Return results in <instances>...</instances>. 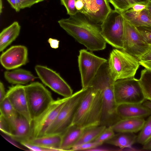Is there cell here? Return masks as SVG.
Returning <instances> with one entry per match:
<instances>
[{
	"instance_id": "obj_1",
	"label": "cell",
	"mask_w": 151,
	"mask_h": 151,
	"mask_svg": "<svg viewBox=\"0 0 151 151\" xmlns=\"http://www.w3.org/2000/svg\"><path fill=\"white\" fill-rule=\"evenodd\" d=\"M58 22L67 33L87 50L93 52L106 48V42L101 35V24L92 22L84 14L78 12Z\"/></svg>"
},
{
	"instance_id": "obj_2",
	"label": "cell",
	"mask_w": 151,
	"mask_h": 151,
	"mask_svg": "<svg viewBox=\"0 0 151 151\" xmlns=\"http://www.w3.org/2000/svg\"><path fill=\"white\" fill-rule=\"evenodd\" d=\"M107 62L101 67L90 86L101 91L102 111L100 125L109 127L121 119L116 112L117 104L114 89L115 81L109 73Z\"/></svg>"
},
{
	"instance_id": "obj_3",
	"label": "cell",
	"mask_w": 151,
	"mask_h": 151,
	"mask_svg": "<svg viewBox=\"0 0 151 151\" xmlns=\"http://www.w3.org/2000/svg\"><path fill=\"white\" fill-rule=\"evenodd\" d=\"M102 111L101 91L90 86L82 98L70 125L83 129L100 125Z\"/></svg>"
},
{
	"instance_id": "obj_4",
	"label": "cell",
	"mask_w": 151,
	"mask_h": 151,
	"mask_svg": "<svg viewBox=\"0 0 151 151\" xmlns=\"http://www.w3.org/2000/svg\"><path fill=\"white\" fill-rule=\"evenodd\" d=\"M107 63L109 73L114 81L134 77L140 65L137 58L116 48L110 52Z\"/></svg>"
},
{
	"instance_id": "obj_5",
	"label": "cell",
	"mask_w": 151,
	"mask_h": 151,
	"mask_svg": "<svg viewBox=\"0 0 151 151\" xmlns=\"http://www.w3.org/2000/svg\"><path fill=\"white\" fill-rule=\"evenodd\" d=\"M87 88H82L70 97L49 127L45 135H62L70 126L78 106Z\"/></svg>"
},
{
	"instance_id": "obj_6",
	"label": "cell",
	"mask_w": 151,
	"mask_h": 151,
	"mask_svg": "<svg viewBox=\"0 0 151 151\" xmlns=\"http://www.w3.org/2000/svg\"><path fill=\"white\" fill-rule=\"evenodd\" d=\"M24 88L32 121L42 114L54 100L50 92L39 82L31 83L24 86Z\"/></svg>"
},
{
	"instance_id": "obj_7",
	"label": "cell",
	"mask_w": 151,
	"mask_h": 151,
	"mask_svg": "<svg viewBox=\"0 0 151 151\" xmlns=\"http://www.w3.org/2000/svg\"><path fill=\"white\" fill-rule=\"evenodd\" d=\"M125 19L122 13L111 9L101 24V35L106 43L122 50Z\"/></svg>"
},
{
	"instance_id": "obj_8",
	"label": "cell",
	"mask_w": 151,
	"mask_h": 151,
	"mask_svg": "<svg viewBox=\"0 0 151 151\" xmlns=\"http://www.w3.org/2000/svg\"><path fill=\"white\" fill-rule=\"evenodd\" d=\"M114 96L117 104H142L146 99L139 83L134 77L120 79L114 84Z\"/></svg>"
},
{
	"instance_id": "obj_9",
	"label": "cell",
	"mask_w": 151,
	"mask_h": 151,
	"mask_svg": "<svg viewBox=\"0 0 151 151\" xmlns=\"http://www.w3.org/2000/svg\"><path fill=\"white\" fill-rule=\"evenodd\" d=\"M108 62L86 49L79 50L78 63L82 88L89 86L101 67Z\"/></svg>"
},
{
	"instance_id": "obj_10",
	"label": "cell",
	"mask_w": 151,
	"mask_h": 151,
	"mask_svg": "<svg viewBox=\"0 0 151 151\" xmlns=\"http://www.w3.org/2000/svg\"><path fill=\"white\" fill-rule=\"evenodd\" d=\"M151 49L137 28L125 19L122 50L138 60Z\"/></svg>"
},
{
	"instance_id": "obj_11",
	"label": "cell",
	"mask_w": 151,
	"mask_h": 151,
	"mask_svg": "<svg viewBox=\"0 0 151 151\" xmlns=\"http://www.w3.org/2000/svg\"><path fill=\"white\" fill-rule=\"evenodd\" d=\"M70 97L58 99L54 100L42 114L32 121L31 124V133L30 139L45 135L47 130L59 111Z\"/></svg>"
},
{
	"instance_id": "obj_12",
	"label": "cell",
	"mask_w": 151,
	"mask_h": 151,
	"mask_svg": "<svg viewBox=\"0 0 151 151\" xmlns=\"http://www.w3.org/2000/svg\"><path fill=\"white\" fill-rule=\"evenodd\" d=\"M35 70L40 79L54 91L64 97L71 96L73 90L60 75L46 67L37 65Z\"/></svg>"
},
{
	"instance_id": "obj_13",
	"label": "cell",
	"mask_w": 151,
	"mask_h": 151,
	"mask_svg": "<svg viewBox=\"0 0 151 151\" xmlns=\"http://www.w3.org/2000/svg\"><path fill=\"white\" fill-rule=\"evenodd\" d=\"M28 50L22 45L13 46L0 56L2 66L8 70H13L25 65L28 62Z\"/></svg>"
},
{
	"instance_id": "obj_14",
	"label": "cell",
	"mask_w": 151,
	"mask_h": 151,
	"mask_svg": "<svg viewBox=\"0 0 151 151\" xmlns=\"http://www.w3.org/2000/svg\"><path fill=\"white\" fill-rule=\"evenodd\" d=\"M6 96L20 115L27 119L31 124L32 121L29 110L24 86L16 85L10 87Z\"/></svg>"
},
{
	"instance_id": "obj_15",
	"label": "cell",
	"mask_w": 151,
	"mask_h": 151,
	"mask_svg": "<svg viewBox=\"0 0 151 151\" xmlns=\"http://www.w3.org/2000/svg\"><path fill=\"white\" fill-rule=\"evenodd\" d=\"M111 9L107 0H89L85 16L92 22L101 24Z\"/></svg>"
},
{
	"instance_id": "obj_16",
	"label": "cell",
	"mask_w": 151,
	"mask_h": 151,
	"mask_svg": "<svg viewBox=\"0 0 151 151\" xmlns=\"http://www.w3.org/2000/svg\"><path fill=\"white\" fill-rule=\"evenodd\" d=\"M117 113L121 119L130 118H144L151 115V110L142 104H118Z\"/></svg>"
},
{
	"instance_id": "obj_17",
	"label": "cell",
	"mask_w": 151,
	"mask_h": 151,
	"mask_svg": "<svg viewBox=\"0 0 151 151\" xmlns=\"http://www.w3.org/2000/svg\"><path fill=\"white\" fill-rule=\"evenodd\" d=\"M11 134L9 137L20 143L27 141L30 138L31 124L24 116L19 114L11 126Z\"/></svg>"
},
{
	"instance_id": "obj_18",
	"label": "cell",
	"mask_w": 151,
	"mask_h": 151,
	"mask_svg": "<svg viewBox=\"0 0 151 151\" xmlns=\"http://www.w3.org/2000/svg\"><path fill=\"white\" fill-rule=\"evenodd\" d=\"M145 122L143 118L122 119L110 127L114 132L117 133H134L141 130Z\"/></svg>"
},
{
	"instance_id": "obj_19",
	"label": "cell",
	"mask_w": 151,
	"mask_h": 151,
	"mask_svg": "<svg viewBox=\"0 0 151 151\" xmlns=\"http://www.w3.org/2000/svg\"><path fill=\"white\" fill-rule=\"evenodd\" d=\"M83 130L78 126L70 125L62 135L61 150L71 151L80 138Z\"/></svg>"
},
{
	"instance_id": "obj_20",
	"label": "cell",
	"mask_w": 151,
	"mask_h": 151,
	"mask_svg": "<svg viewBox=\"0 0 151 151\" xmlns=\"http://www.w3.org/2000/svg\"><path fill=\"white\" fill-rule=\"evenodd\" d=\"M124 19L136 27L151 26V16L147 9L140 12L131 9L122 13Z\"/></svg>"
},
{
	"instance_id": "obj_21",
	"label": "cell",
	"mask_w": 151,
	"mask_h": 151,
	"mask_svg": "<svg viewBox=\"0 0 151 151\" xmlns=\"http://www.w3.org/2000/svg\"><path fill=\"white\" fill-rule=\"evenodd\" d=\"M4 76L9 83L16 85L25 84L37 78L30 72L22 69L6 71L4 72Z\"/></svg>"
},
{
	"instance_id": "obj_22",
	"label": "cell",
	"mask_w": 151,
	"mask_h": 151,
	"mask_svg": "<svg viewBox=\"0 0 151 151\" xmlns=\"http://www.w3.org/2000/svg\"><path fill=\"white\" fill-rule=\"evenodd\" d=\"M61 141V135L53 134L31 138L24 142L54 149L57 151H62L60 149Z\"/></svg>"
},
{
	"instance_id": "obj_23",
	"label": "cell",
	"mask_w": 151,
	"mask_h": 151,
	"mask_svg": "<svg viewBox=\"0 0 151 151\" xmlns=\"http://www.w3.org/2000/svg\"><path fill=\"white\" fill-rule=\"evenodd\" d=\"M21 27L17 22H14L4 29L0 34V51H3L19 36Z\"/></svg>"
},
{
	"instance_id": "obj_24",
	"label": "cell",
	"mask_w": 151,
	"mask_h": 151,
	"mask_svg": "<svg viewBox=\"0 0 151 151\" xmlns=\"http://www.w3.org/2000/svg\"><path fill=\"white\" fill-rule=\"evenodd\" d=\"M137 136L134 133L119 132L115 134L106 143L119 147L120 150L125 148H130L137 141Z\"/></svg>"
},
{
	"instance_id": "obj_25",
	"label": "cell",
	"mask_w": 151,
	"mask_h": 151,
	"mask_svg": "<svg viewBox=\"0 0 151 151\" xmlns=\"http://www.w3.org/2000/svg\"><path fill=\"white\" fill-rule=\"evenodd\" d=\"M106 127L100 125L84 129L80 138L74 147L94 141Z\"/></svg>"
},
{
	"instance_id": "obj_26",
	"label": "cell",
	"mask_w": 151,
	"mask_h": 151,
	"mask_svg": "<svg viewBox=\"0 0 151 151\" xmlns=\"http://www.w3.org/2000/svg\"><path fill=\"white\" fill-rule=\"evenodd\" d=\"M0 115L3 116L11 126L19 114L13 107L6 96L0 102Z\"/></svg>"
},
{
	"instance_id": "obj_27",
	"label": "cell",
	"mask_w": 151,
	"mask_h": 151,
	"mask_svg": "<svg viewBox=\"0 0 151 151\" xmlns=\"http://www.w3.org/2000/svg\"><path fill=\"white\" fill-rule=\"evenodd\" d=\"M139 81L146 99L151 101V70L146 68L142 70Z\"/></svg>"
},
{
	"instance_id": "obj_28",
	"label": "cell",
	"mask_w": 151,
	"mask_h": 151,
	"mask_svg": "<svg viewBox=\"0 0 151 151\" xmlns=\"http://www.w3.org/2000/svg\"><path fill=\"white\" fill-rule=\"evenodd\" d=\"M114 9L123 13L130 9L136 4H147L149 0H107Z\"/></svg>"
},
{
	"instance_id": "obj_29",
	"label": "cell",
	"mask_w": 151,
	"mask_h": 151,
	"mask_svg": "<svg viewBox=\"0 0 151 151\" xmlns=\"http://www.w3.org/2000/svg\"><path fill=\"white\" fill-rule=\"evenodd\" d=\"M151 138V116H149L137 136L136 142L143 145Z\"/></svg>"
},
{
	"instance_id": "obj_30",
	"label": "cell",
	"mask_w": 151,
	"mask_h": 151,
	"mask_svg": "<svg viewBox=\"0 0 151 151\" xmlns=\"http://www.w3.org/2000/svg\"><path fill=\"white\" fill-rule=\"evenodd\" d=\"M114 132L110 127H107L94 141L102 145L114 136Z\"/></svg>"
},
{
	"instance_id": "obj_31",
	"label": "cell",
	"mask_w": 151,
	"mask_h": 151,
	"mask_svg": "<svg viewBox=\"0 0 151 151\" xmlns=\"http://www.w3.org/2000/svg\"><path fill=\"white\" fill-rule=\"evenodd\" d=\"M61 4L65 7L68 14L73 15L75 14L78 11L76 6L75 0H60Z\"/></svg>"
},
{
	"instance_id": "obj_32",
	"label": "cell",
	"mask_w": 151,
	"mask_h": 151,
	"mask_svg": "<svg viewBox=\"0 0 151 151\" xmlns=\"http://www.w3.org/2000/svg\"><path fill=\"white\" fill-rule=\"evenodd\" d=\"M102 144L96 141H93L84 143L73 147L71 151L83 150L88 151L90 149L94 148Z\"/></svg>"
},
{
	"instance_id": "obj_33",
	"label": "cell",
	"mask_w": 151,
	"mask_h": 151,
	"mask_svg": "<svg viewBox=\"0 0 151 151\" xmlns=\"http://www.w3.org/2000/svg\"><path fill=\"white\" fill-rule=\"evenodd\" d=\"M136 27L147 43L151 47V26Z\"/></svg>"
},
{
	"instance_id": "obj_34",
	"label": "cell",
	"mask_w": 151,
	"mask_h": 151,
	"mask_svg": "<svg viewBox=\"0 0 151 151\" xmlns=\"http://www.w3.org/2000/svg\"><path fill=\"white\" fill-rule=\"evenodd\" d=\"M0 129L4 134L9 137L11 134V127L7 121L2 115H0Z\"/></svg>"
},
{
	"instance_id": "obj_35",
	"label": "cell",
	"mask_w": 151,
	"mask_h": 151,
	"mask_svg": "<svg viewBox=\"0 0 151 151\" xmlns=\"http://www.w3.org/2000/svg\"><path fill=\"white\" fill-rule=\"evenodd\" d=\"M140 65L151 70V50L138 60Z\"/></svg>"
},
{
	"instance_id": "obj_36",
	"label": "cell",
	"mask_w": 151,
	"mask_h": 151,
	"mask_svg": "<svg viewBox=\"0 0 151 151\" xmlns=\"http://www.w3.org/2000/svg\"><path fill=\"white\" fill-rule=\"evenodd\" d=\"M76 6L78 12L86 15L87 12L88 4L89 0H75Z\"/></svg>"
},
{
	"instance_id": "obj_37",
	"label": "cell",
	"mask_w": 151,
	"mask_h": 151,
	"mask_svg": "<svg viewBox=\"0 0 151 151\" xmlns=\"http://www.w3.org/2000/svg\"><path fill=\"white\" fill-rule=\"evenodd\" d=\"M21 144L27 147L30 150L35 151H57L56 150L40 146L32 145L26 142H23Z\"/></svg>"
},
{
	"instance_id": "obj_38",
	"label": "cell",
	"mask_w": 151,
	"mask_h": 151,
	"mask_svg": "<svg viewBox=\"0 0 151 151\" xmlns=\"http://www.w3.org/2000/svg\"><path fill=\"white\" fill-rule=\"evenodd\" d=\"M44 0H20L22 9L30 7L34 4Z\"/></svg>"
},
{
	"instance_id": "obj_39",
	"label": "cell",
	"mask_w": 151,
	"mask_h": 151,
	"mask_svg": "<svg viewBox=\"0 0 151 151\" xmlns=\"http://www.w3.org/2000/svg\"><path fill=\"white\" fill-rule=\"evenodd\" d=\"M12 7L17 12H19L22 9L20 0H7Z\"/></svg>"
},
{
	"instance_id": "obj_40",
	"label": "cell",
	"mask_w": 151,
	"mask_h": 151,
	"mask_svg": "<svg viewBox=\"0 0 151 151\" xmlns=\"http://www.w3.org/2000/svg\"><path fill=\"white\" fill-rule=\"evenodd\" d=\"M147 4L137 3L133 5L131 8L133 11L136 12H140L147 9Z\"/></svg>"
},
{
	"instance_id": "obj_41",
	"label": "cell",
	"mask_w": 151,
	"mask_h": 151,
	"mask_svg": "<svg viewBox=\"0 0 151 151\" xmlns=\"http://www.w3.org/2000/svg\"><path fill=\"white\" fill-rule=\"evenodd\" d=\"M101 145L90 149L88 151H113L119 150L113 148L105 146H101Z\"/></svg>"
},
{
	"instance_id": "obj_42",
	"label": "cell",
	"mask_w": 151,
	"mask_h": 151,
	"mask_svg": "<svg viewBox=\"0 0 151 151\" xmlns=\"http://www.w3.org/2000/svg\"><path fill=\"white\" fill-rule=\"evenodd\" d=\"M50 47L53 49H57L59 47V41L57 39L50 38L48 40Z\"/></svg>"
},
{
	"instance_id": "obj_43",
	"label": "cell",
	"mask_w": 151,
	"mask_h": 151,
	"mask_svg": "<svg viewBox=\"0 0 151 151\" xmlns=\"http://www.w3.org/2000/svg\"><path fill=\"white\" fill-rule=\"evenodd\" d=\"M6 93L3 83L1 82H0V102H1L6 97Z\"/></svg>"
},
{
	"instance_id": "obj_44",
	"label": "cell",
	"mask_w": 151,
	"mask_h": 151,
	"mask_svg": "<svg viewBox=\"0 0 151 151\" xmlns=\"http://www.w3.org/2000/svg\"><path fill=\"white\" fill-rule=\"evenodd\" d=\"M142 149L144 150H151V138L143 145Z\"/></svg>"
},
{
	"instance_id": "obj_45",
	"label": "cell",
	"mask_w": 151,
	"mask_h": 151,
	"mask_svg": "<svg viewBox=\"0 0 151 151\" xmlns=\"http://www.w3.org/2000/svg\"><path fill=\"white\" fill-rule=\"evenodd\" d=\"M142 104L151 110V101L148 100L145 101Z\"/></svg>"
},
{
	"instance_id": "obj_46",
	"label": "cell",
	"mask_w": 151,
	"mask_h": 151,
	"mask_svg": "<svg viewBox=\"0 0 151 151\" xmlns=\"http://www.w3.org/2000/svg\"><path fill=\"white\" fill-rule=\"evenodd\" d=\"M146 4L147 9L148 10L151 16V1L149 0Z\"/></svg>"
},
{
	"instance_id": "obj_47",
	"label": "cell",
	"mask_w": 151,
	"mask_h": 151,
	"mask_svg": "<svg viewBox=\"0 0 151 151\" xmlns=\"http://www.w3.org/2000/svg\"><path fill=\"white\" fill-rule=\"evenodd\" d=\"M2 0H0V13L2 12Z\"/></svg>"
},
{
	"instance_id": "obj_48",
	"label": "cell",
	"mask_w": 151,
	"mask_h": 151,
	"mask_svg": "<svg viewBox=\"0 0 151 151\" xmlns=\"http://www.w3.org/2000/svg\"><path fill=\"white\" fill-rule=\"evenodd\" d=\"M149 0L151 1V0Z\"/></svg>"
},
{
	"instance_id": "obj_49",
	"label": "cell",
	"mask_w": 151,
	"mask_h": 151,
	"mask_svg": "<svg viewBox=\"0 0 151 151\" xmlns=\"http://www.w3.org/2000/svg\"><path fill=\"white\" fill-rule=\"evenodd\" d=\"M150 50H151V49Z\"/></svg>"
}]
</instances>
